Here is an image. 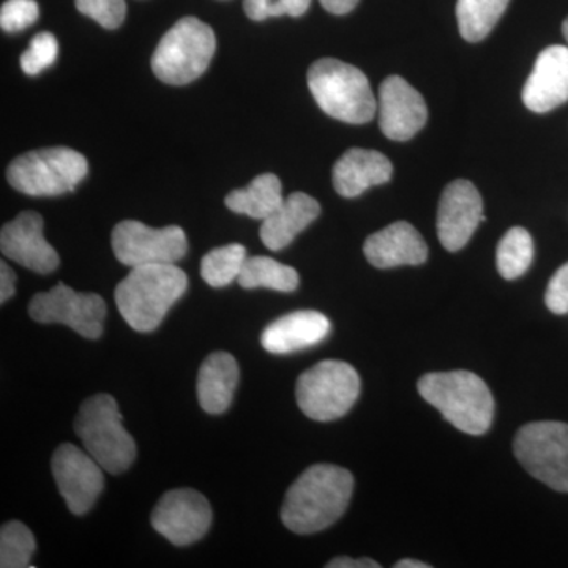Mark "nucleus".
I'll use <instances>...</instances> for the list:
<instances>
[{"label":"nucleus","mask_w":568,"mask_h":568,"mask_svg":"<svg viewBox=\"0 0 568 568\" xmlns=\"http://www.w3.org/2000/svg\"><path fill=\"white\" fill-rule=\"evenodd\" d=\"M353 491L349 470L334 465L308 467L284 496L283 525L301 536L331 528L345 514Z\"/></svg>","instance_id":"1"},{"label":"nucleus","mask_w":568,"mask_h":568,"mask_svg":"<svg viewBox=\"0 0 568 568\" xmlns=\"http://www.w3.org/2000/svg\"><path fill=\"white\" fill-rule=\"evenodd\" d=\"M189 276L175 264L133 267L115 287V305L133 331L149 334L185 294Z\"/></svg>","instance_id":"2"},{"label":"nucleus","mask_w":568,"mask_h":568,"mask_svg":"<svg viewBox=\"0 0 568 568\" xmlns=\"http://www.w3.org/2000/svg\"><path fill=\"white\" fill-rule=\"evenodd\" d=\"M418 394L435 406L448 424L467 435L487 433L495 417V398L476 373H428L418 381Z\"/></svg>","instance_id":"3"},{"label":"nucleus","mask_w":568,"mask_h":568,"mask_svg":"<svg viewBox=\"0 0 568 568\" xmlns=\"http://www.w3.org/2000/svg\"><path fill=\"white\" fill-rule=\"evenodd\" d=\"M308 88L317 106L346 123L361 125L375 118L377 103L364 71L338 59H321L308 70Z\"/></svg>","instance_id":"4"},{"label":"nucleus","mask_w":568,"mask_h":568,"mask_svg":"<svg viewBox=\"0 0 568 568\" xmlns=\"http://www.w3.org/2000/svg\"><path fill=\"white\" fill-rule=\"evenodd\" d=\"M74 432L106 473H125L136 458V443L123 426L118 402L111 395L85 399L74 418Z\"/></svg>","instance_id":"5"},{"label":"nucleus","mask_w":568,"mask_h":568,"mask_svg":"<svg viewBox=\"0 0 568 568\" xmlns=\"http://www.w3.org/2000/svg\"><path fill=\"white\" fill-rule=\"evenodd\" d=\"M215 50L216 39L211 26L194 17L182 18L164 33L153 52V73L166 84H190L203 77Z\"/></svg>","instance_id":"6"},{"label":"nucleus","mask_w":568,"mask_h":568,"mask_svg":"<svg viewBox=\"0 0 568 568\" xmlns=\"http://www.w3.org/2000/svg\"><path fill=\"white\" fill-rule=\"evenodd\" d=\"M88 171L82 153L70 148H47L14 159L7 170V181L29 196H59L73 192Z\"/></svg>","instance_id":"7"},{"label":"nucleus","mask_w":568,"mask_h":568,"mask_svg":"<svg viewBox=\"0 0 568 568\" xmlns=\"http://www.w3.org/2000/svg\"><path fill=\"white\" fill-rule=\"evenodd\" d=\"M361 395V377L354 366L342 361H324L302 373L295 398L302 413L316 422L342 418Z\"/></svg>","instance_id":"8"},{"label":"nucleus","mask_w":568,"mask_h":568,"mask_svg":"<svg viewBox=\"0 0 568 568\" xmlns=\"http://www.w3.org/2000/svg\"><path fill=\"white\" fill-rule=\"evenodd\" d=\"M514 452L530 476L556 491L568 493V424L532 422L523 426Z\"/></svg>","instance_id":"9"},{"label":"nucleus","mask_w":568,"mask_h":568,"mask_svg":"<svg viewBox=\"0 0 568 568\" xmlns=\"http://www.w3.org/2000/svg\"><path fill=\"white\" fill-rule=\"evenodd\" d=\"M111 244L119 263L132 268L175 264L189 252V241L182 227H151L136 220L119 223L112 231Z\"/></svg>","instance_id":"10"},{"label":"nucleus","mask_w":568,"mask_h":568,"mask_svg":"<svg viewBox=\"0 0 568 568\" xmlns=\"http://www.w3.org/2000/svg\"><path fill=\"white\" fill-rule=\"evenodd\" d=\"M29 316L40 324H63L78 335L97 339L103 335L106 304L99 294L77 293L59 283L48 293L33 295Z\"/></svg>","instance_id":"11"},{"label":"nucleus","mask_w":568,"mask_h":568,"mask_svg":"<svg viewBox=\"0 0 568 568\" xmlns=\"http://www.w3.org/2000/svg\"><path fill=\"white\" fill-rule=\"evenodd\" d=\"M52 476L73 515L88 514L104 488L103 467L85 448L62 444L52 455Z\"/></svg>","instance_id":"12"},{"label":"nucleus","mask_w":568,"mask_h":568,"mask_svg":"<svg viewBox=\"0 0 568 568\" xmlns=\"http://www.w3.org/2000/svg\"><path fill=\"white\" fill-rule=\"evenodd\" d=\"M151 523L175 547H189L211 529V504L196 489H173L153 508Z\"/></svg>","instance_id":"13"},{"label":"nucleus","mask_w":568,"mask_h":568,"mask_svg":"<svg viewBox=\"0 0 568 568\" xmlns=\"http://www.w3.org/2000/svg\"><path fill=\"white\" fill-rule=\"evenodd\" d=\"M484 201L474 183L458 179L448 183L437 209V235L448 252L465 248L484 222Z\"/></svg>","instance_id":"14"},{"label":"nucleus","mask_w":568,"mask_h":568,"mask_svg":"<svg viewBox=\"0 0 568 568\" xmlns=\"http://www.w3.org/2000/svg\"><path fill=\"white\" fill-rule=\"evenodd\" d=\"M0 250L3 256L37 274H51L61 264L54 246L44 239L43 219L32 211L21 212L17 219L3 224Z\"/></svg>","instance_id":"15"},{"label":"nucleus","mask_w":568,"mask_h":568,"mask_svg":"<svg viewBox=\"0 0 568 568\" xmlns=\"http://www.w3.org/2000/svg\"><path fill=\"white\" fill-rule=\"evenodd\" d=\"M377 110L381 130L392 141H409L428 121L424 97L402 77H388L381 84Z\"/></svg>","instance_id":"16"},{"label":"nucleus","mask_w":568,"mask_h":568,"mask_svg":"<svg viewBox=\"0 0 568 568\" xmlns=\"http://www.w3.org/2000/svg\"><path fill=\"white\" fill-rule=\"evenodd\" d=\"M568 100V47L555 44L538 54L532 73L523 89V103L545 114Z\"/></svg>","instance_id":"17"},{"label":"nucleus","mask_w":568,"mask_h":568,"mask_svg":"<svg viewBox=\"0 0 568 568\" xmlns=\"http://www.w3.org/2000/svg\"><path fill=\"white\" fill-rule=\"evenodd\" d=\"M366 260L376 268L420 265L428 260V246L407 222H396L369 235L364 245Z\"/></svg>","instance_id":"18"},{"label":"nucleus","mask_w":568,"mask_h":568,"mask_svg":"<svg viewBox=\"0 0 568 568\" xmlns=\"http://www.w3.org/2000/svg\"><path fill=\"white\" fill-rule=\"evenodd\" d=\"M331 334V321L323 313L304 310L274 321L261 335L265 351L291 354L320 345Z\"/></svg>","instance_id":"19"},{"label":"nucleus","mask_w":568,"mask_h":568,"mask_svg":"<svg viewBox=\"0 0 568 568\" xmlns=\"http://www.w3.org/2000/svg\"><path fill=\"white\" fill-rule=\"evenodd\" d=\"M394 166L386 155L368 149H349L334 166V189L339 196L357 197L392 179Z\"/></svg>","instance_id":"20"},{"label":"nucleus","mask_w":568,"mask_h":568,"mask_svg":"<svg viewBox=\"0 0 568 568\" xmlns=\"http://www.w3.org/2000/svg\"><path fill=\"white\" fill-rule=\"evenodd\" d=\"M320 215L321 205L315 197L302 192L290 194L261 224V241L272 252H280Z\"/></svg>","instance_id":"21"},{"label":"nucleus","mask_w":568,"mask_h":568,"mask_svg":"<svg viewBox=\"0 0 568 568\" xmlns=\"http://www.w3.org/2000/svg\"><path fill=\"white\" fill-rule=\"evenodd\" d=\"M239 384L237 361L230 353L209 355L197 375V399L205 413L223 414L231 406Z\"/></svg>","instance_id":"22"},{"label":"nucleus","mask_w":568,"mask_h":568,"mask_svg":"<svg viewBox=\"0 0 568 568\" xmlns=\"http://www.w3.org/2000/svg\"><path fill=\"white\" fill-rule=\"evenodd\" d=\"M284 201L282 182L275 174H261L245 189L227 194L224 204L230 211L264 222Z\"/></svg>","instance_id":"23"},{"label":"nucleus","mask_w":568,"mask_h":568,"mask_svg":"<svg viewBox=\"0 0 568 568\" xmlns=\"http://www.w3.org/2000/svg\"><path fill=\"white\" fill-rule=\"evenodd\" d=\"M237 282L244 290L267 287V290L278 291V293H294L301 278H298L297 271L290 265H284L267 256H253L246 257Z\"/></svg>","instance_id":"24"},{"label":"nucleus","mask_w":568,"mask_h":568,"mask_svg":"<svg viewBox=\"0 0 568 568\" xmlns=\"http://www.w3.org/2000/svg\"><path fill=\"white\" fill-rule=\"evenodd\" d=\"M508 3L510 0H458L457 20L463 39L469 43L487 39Z\"/></svg>","instance_id":"25"},{"label":"nucleus","mask_w":568,"mask_h":568,"mask_svg":"<svg viewBox=\"0 0 568 568\" xmlns=\"http://www.w3.org/2000/svg\"><path fill=\"white\" fill-rule=\"evenodd\" d=\"M534 260V241L523 227H511L497 245V271L506 280H517L529 271Z\"/></svg>","instance_id":"26"},{"label":"nucleus","mask_w":568,"mask_h":568,"mask_svg":"<svg viewBox=\"0 0 568 568\" xmlns=\"http://www.w3.org/2000/svg\"><path fill=\"white\" fill-rule=\"evenodd\" d=\"M246 250L241 244L219 246L201 261V276L209 286L224 287L239 280L246 261Z\"/></svg>","instance_id":"27"},{"label":"nucleus","mask_w":568,"mask_h":568,"mask_svg":"<svg viewBox=\"0 0 568 568\" xmlns=\"http://www.w3.org/2000/svg\"><path fill=\"white\" fill-rule=\"evenodd\" d=\"M36 548V537L21 521L6 523L0 529V567H31Z\"/></svg>","instance_id":"28"},{"label":"nucleus","mask_w":568,"mask_h":568,"mask_svg":"<svg viewBox=\"0 0 568 568\" xmlns=\"http://www.w3.org/2000/svg\"><path fill=\"white\" fill-rule=\"evenodd\" d=\"M59 54L58 39L51 32H40L33 37L28 50L22 52L21 69L29 77H37L55 62Z\"/></svg>","instance_id":"29"},{"label":"nucleus","mask_w":568,"mask_h":568,"mask_svg":"<svg viewBox=\"0 0 568 568\" xmlns=\"http://www.w3.org/2000/svg\"><path fill=\"white\" fill-rule=\"evenodd\" d=\"M312 0H244L246 17L253 21H264L268 18H298L306 13Z\"/></svg>","instance_id":"30"},{"label":"nucleus","mask_w":568,"mask_h":568,"mask_svg":"<svg viewBox=\"0 0 568 568\" xmlns=\"http://www.w3.org/2000/svg\"><path fill=\"white\" fill-rule=\"evenodd\" d=\"M74 3L80 13L111 31L125 20V0H74Z\"/></svg>","instance_id":"31"},{"label":"nucleus","mask_w":568,"mask_h":568,"mask_svg":"<svg viewBox=\"0 0 568 568\" xmlns=\"http://www.w3.org/2000/svg\"><path fill=\"white\" fill-rule=\"evenodd\" d=\"M40 9L36 0H7L0 9V26L3 31H24L39 20Z\"/></svg>","instance_id":"32"},{"label":"nucleus","mask_w":568,"mask_h":568,"mask_svg":"<svg viewBox=\"0 0 568 568\" xmlns=\"http://www.w3.org/2000/svg\"><path fill=\"white\" fill-rule=\"evenodd\" d=\"M545 304L549 312L555 315H567L568 313V263L552 275L549 280L547 294H545Z\"/></svg>","instance_id":"33"},{"label":"nucleus","mask_w":568,"mask_h":568,"mask_svg":"<svg viewBox=\"0 0 568 568\" xmlns=\"http://www.w3.org/2000/svg\"><path fill=\"white\" fill-rule=\"evenodd\" d=\"M17 291V275L6 261L0 263V302L6 304Z\"/></svg>","instance_id":"34"},{"label":"nucleus","mask_w":568,"mask_h":568,"mask_svg":"<svg viewBox=\"0 0 568 568\" xmlns=\"http://www.w3.org/2000/svg\"><path fill=\"white\" fill-rule=\"evenodd\" d=\"M327 568H379L376 560L368 558L353 559V558H335L325 566Z\"/></svg>","instance_id":"35"},{"label":"nucleus","mask_w":568,"mask_h":568,"mask_svg":"<svg viewBox=\"0 0 568 568\" xmlns=\"http://www.w3.org/2000/svg\"><path fill=\"white\" fill-rule=\"evenodd\" d=\"M320 2L328 13L342 17L351 13L357 7L358 0H320Z\"/></svg>","instance_id":"36"},{"label":"nucleus","mask_w":568,"mask_h":568,"mask_svg":"<svg viewBox=\"0 0 568 568\" xmlns=\"http://www.w3.org/2000/svg\"><path fill=\"white\" fill-rule=\"evenodd\" d=\"M395 568H429L428 564L420 562V560L403 559L396 562Z\"/></svg>","instance_id":"37"},{"label":"nucleus","mask_w":568,"mask_h":568,"mask_svg":"<svg viewBox=\"0 0 568 568\" xmlns=\"http://www.w3.org/2000/svg\"><path fill=\"white\" fill-rule=\"evenodd\" d=\"M562 33H564V37H566V40H567V43H568V18H567L566 21H564Z\"/></svg>","instance_id":"38"}]
</instances>
